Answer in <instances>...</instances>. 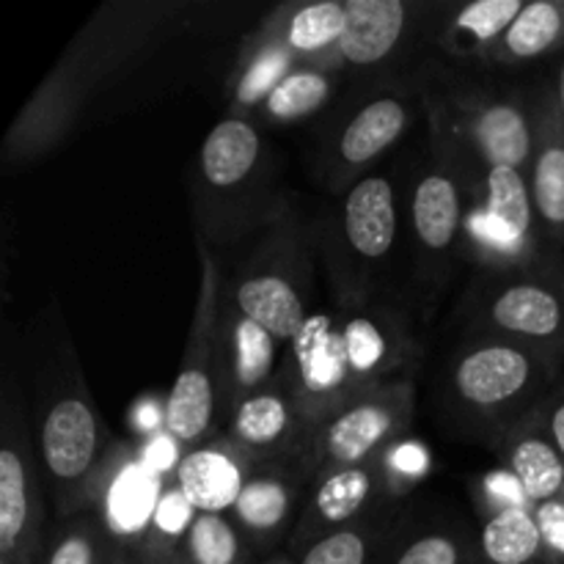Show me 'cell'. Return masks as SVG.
Here are the masks:
<instances>
[{
	"label": "cell",
	"mask_w": 564,
	"mask_h": 564,
	"mask_svg": "<svg viewBox=\"0 0 564 564\" xmlns=\"http://www.w3.org/2000/svg\"><path fill=\"white\" fill-rule=\"evenodd\" d=\"M207 3L191 0H108L80 25L61 58L17 110L3 138L14 169L39 163L91 121L135 108L154 88L176 86L182 44L202 39ZM180 77V75H176Z\"/></svg>",
	"instance_id": "1"
},
{
	"label": "cell",
	"mask_w": 564,
	"mask_h": 564,
	"mask_svg": "<svg viewBox=\"0 0 564 564\" xmlns=\"http://www.w3.org/2000/svg\"><path fill=\"white\" fill-rule=\"evenodd\" d=\"M416 317L394 295L308 314L286 345L281 378L314 430L367 391L411 378L424 352Z\"/></svg>",
	"instance_id": "2"
},
{
	"label": "cell",
	"mask_w": 564,
	"mask_h": 564,
	"mask_svg": "<svg viewBox=\"0 0 564 564\" xmlns=\"http://www.w3.org/2000/svg\"><path fill=\"white\" fill-rule=\"evenodd\" d=\"M427 158L405 191V242L411 253V297L419 317L438 312L460 262H466V220L485 163L444 110L422 94Z\"/></svg>",
	"instance_id": "3"
},
{
	"label": "cell",
	"mask_w": 564,
	"mask_h": 564,
	"mask_svg": "<svg viewBox=\"0 0 564 564\" xmlns=\"http://www.w3.org/2000/svg\"><path fill=\"white\" fill-rule=\"evenodd\" d=\"M36 369V449L55 521L94 510L124 446L105 424L69 334H55Z\"/></svg>",
	"instance_id": "4"
},
{
	"label": "cell",
	"mask_w": 564,
	"mask_h": 564,
	"mask_svg": "<svg viewBox=\"0 0 564 564\" xmlns=\"http://www.w3.org/2000/svg\"><path fill=\"white\" fill-rule=\"evenodd\" d=\"M281 158L248 116L215 121L196 154L191 174V207L196 237L213 251L253 240L286 202Z\"/></svg>",
	"instance_id": "5"
},
{
	"label": "cell",
	"mask_w": 564,
	"mask_h": 564,
	"mask_svg": "<svg viewBox=\"0 0 564 564\" xmlns=\"http://www.w3.org/2000/svg\"><path fill=\"white\" fill-rule=\"evenodd\" d=\"M564 367L551 358L488 336H463L441 372L438 405L455 435L496 444L532 416Z\"/></svg>",
	"instance_id": "6"
},
{
	"label": "cell",
	"mask_w": 564,
	"mask_h": 564,
	"mask_svg": "<svg viewBox=\"0 0 564 564\" xmlns=\"http://www.w3.org/2000/svg\"><path fill=\"white\" fill-rule=\"evenodd\" d=\"M405 193L389 174H369L319 209L317 257L339 306L391 295L389 279L405 242Z\"/></svg>",
	"instance_id": "7"
},
{
	"label": "cell",
	"mask_w": 564,
	"mask_h": 564,
	"mask_svg": "<svg viewBox=\"0 0 564 564\" xmlns=\"http://www.w3.org/2000/svg\"><path fill=\"white\" fill-rule=\"evenodd\" d=\"M317 262L314 224L286 196L240 262L226 270L229 301L286 347L312 314Z\"/></svg>",
	"instance_id": "8"
},
{
	"label": "cell",
	"mask_w": 564,
	"mask_h": 564,
	"mask_svg": "<svg viewBox=\"0 0 564 564\" xmlns=\"http://www.w3.org/2000/svg\"><path fill=\"white\" fill-rule=\"evenodd\" d=\"M419 113H424L419 72L364 80L317 135L314 176L323 191L336 198L372 174V165L411 132Z\"/></svg>",
	"instance_id": "9"
},
{
	"label": "cell",
	"mask_w": 564,
	"mask_h": 564,
	"mask_svg": "<svg viewBox=\"0 0 564 564\" xmlns=\"http://www.w3.org/2000/svg\"><path fill=\"white\" fill-rule=\"evenodd\" d=\"M424 97L433 99L468 147L488 165L529 171L534 152L538 86H510L427 61L419 69Z\"/></svg>",
	"instance_id": "10"
},
{
	"label": "cell",
	"mask_w": 564,
	"mask_h": 564,
	"mask_svg": "<svg viewBox=\"0 0 564 564\" xmlns=\"http://www.w3.org/2000/svg\"><path fill=\"white\" fill-rule=\"evenodd\" d=\"M457 319L463 336L512 341L564 367V268L474 270Z\"/></svg>",
	"instance_id": "11"
},
{
	"label": "cell",
	"mask_w": 564,
	"mask_h": 564,
	"mask_svg": "<svg viewBox=\"0 0 564 564\" xmlns=\"http://www.w3.org/2000/svg\"><path fill=\"white\" fill-rule=\"evenodd\" d=\"M202 257V286L187 328L182 364L165 397L163 424L187 452L218 435L220 422V312H224L226 268L218 251L196 237Z\"/></svg>",
	"instance_id": "12"
},
{
	"label": "cell",
	"mask_w": 564,
	"mask_h": 564,
	"mask_svg": "<svg viewBox=\"0 0 564 564\" xmlns=\"http://www.w3.org/2000/svg\"><path fill=\"white\" fill-rule=\"evenodd\" d=\"M466 262L474 270H562L564 257L540 229L527 171L488 165L466 220Z\"/></svg>",
	"instance_id": "13"
},
{
	"label": "cell",
	"mask_w": 564,
	"mask_h": 564,
	"mask_svg": "<svg viewBox=\"0 0 564 564\" xmlns=\"http://www.w3.org/2000/svg\"><path fill=\"white\" fill-rule=\"evenodd\" d=\"M50 490L14 380L0 402V562L36 564L50 527Z\"/></svg>",
	"instance_id": "14"
},
{
	"label": "cell",
	"mask_w": 564,
	"mask_h": 564,
	"mask_svg": "<svg viewBox=\"0 0 564 564\" xmlns=\"http://www.w3.org/2000/svg\"><path fill=\"white\" fill-rule=\"evenodd\" d=\"M416 416V380L400 378L367 391L319 424L306 449L312 482L325 471L380 460L408 438Z\"/></svg>",
	"instance_id": "15"
},
{
	"label": "cell",
	"mask_w": 564,
	"mask_h": 564,
	"mask_svg": "<svg viewBox=\"0 0 564 564\" xmlns=\"http://www.w3.org/2000/svg\"><path fill=\"white\" fill-rule=\"evenodd\" d=\"M347 20L328 69L341 75L378 80L400 75L419 42H427V22L433 3L413 0H345Z\"/></svg>",
	"instance_id": "16"
},
{
	"label": "cell",
	"mask_w": 564,
	"mask_h": 564,
	"mask_svg": "<svg viewBox=\"0 0 564 564\" xmlns=\"http://www.w3.org/2000/svg\"><path fill=\"white\" fill-rule=\"evenodd\" d=\"M308 488H312V474L306 468V457L251 466L229 516L262 560L286 551L301 521Z\"/></svg>",
	"instance_id": "17"
},
{
	"label": "cell",
	"mask_w": 564,
	"mask_h": 564,
	"mask_svg": "<svg viewBox=\"0 0 564 564\" xmlns=\"http://www.w3.org/2000/svg\"><path fill=\"white\" fill-rule=\"evenodd\" d=\"M471 499L485 564H556L532 501L510 474L477 477L471 482Z\"/></svg>",
	"instance_id": "18"
},
{
	"label": "cell",
	"mask_w": 564,
	"mask_h": 564,
	"mask_svg": "<svg viewBox=\"0 0 564 564\" xmlns=\"http://www.w3.org/2000/svg\"><path fill=\"white\" fill-rule=\"evenodd\" d=\"M386 501H402L389 485L386 455L380 460L364 463V466L319 474L312 488H308L301 521H297L286 551L292 556H301L308 545L323 540L325 534L358 521V518L367 516L375 507L386 505Z\"/></svg>",
	"instance_id": "19"
},
{
	"label": "cell",
	"mask_w": 564,
	"mask_h": 564,
	"mask_svg": "<svg viewBox=\"0 0 564 564\" xmlns=\"http://www.w3.org/2000/svg\"><path fill=\"white\" fill-rule=\"evenodd\" d=\"M220 435L251 463H268L306 457L314 424L279 372L268 389L248 397L229 413Z\"/></svg>",
	"instance_id": "20"
},
{
	"label": "cell",
	"mask_w": 564,
	"mask_h": 564,
	"mask_svg": "<svg viewBox=\"0 0 564 564\" xmlns=\"http://www.w3.org/2000/svg\"><path fill=\"white\" fill-rule=\"evenodd\" d=\"M378 564H485L477 523L449 501H408Z\"/></svg>",
	"instance_id": "21"
},
{
	"label": "cell",
	"mask_w": 564,
	"mask_h": 564,
	"mask_svg": "<svg viewBox=\"0 0 564 564\" xmlns=\"http://www.w3.org/2000/svg\"><path fill=\"white\" fill-rule=\"evenodd\" d=\"M286 347L253 323L229 301L224 290V312H220V422L240 402L268 389L281 372Z\"/></svg>",
	"instance_id": "22"
},
{
	"label": "cell",
	"mask_w": 564,
	"mask_h": 564,
	"mask_svg": "<svg viewBox=\"0 0 564 564\" xmlns=\"http://www.w3.org/2000/svg\"><path fill=\"white\" fill-rule=\"evenodd\" d=\"M534 108V152L529 163V191L538 209L540 229L554 251L564 248V121L556 105L554 83L540 80Z\"/></svg>",
	"instance_id": "23"
},
{
	"label": "cell",
	"mask_w": 564,
	"mask_h": 564,
	"mask_svg": "<svg viewBox=\"0 0 564 564\" xmlns=\"http://www.w3.org/2000/svg\"><path fill=\"white\" fill-rule=\"evenodd\" d=\"M527 0H474L466 6L433 3L427 42L452 61L482 64L516 22Z\"/></svg>",
	"instance_id": "24"
},
{
	"label": "cell",
	"mask_w": 564,
	"mask_h": 564,
	"mask_svg": "<svg viewBox=\"0 0 564 564\" xmlns=\"http://www.w3.org/2000/svg\"><path fill=\"white\" fill-rule=\"evenodd\" d=\"M345 0H314V3H279L270 9L253 31L268 42L297 58L301 64H317L328 69L345 31Z\"/></svg>",
	"instance_id": "25"
},
{
	"label": "cell",
	"mask_w": 564,
	"mask_h": 564,
	"mask_svg": "<svg viewBox=\"0 0 564 564\" xmlns=\"http://www.w3.org/2000/svg\"><path fill=\"white\" fill-rule=\"evenodd\" d=\"M488 449L501 463V471L516 479L532 507L551 505L564 496V457L540 424L538 411L507 430Z\"/></svg>",
	"instance_id": "26"
},
{
	"label": "cell",
	"mask_w": 564,
	"mask_h": 564,
	"mask_svg": "<svg viewBox=\"0 0 564 564\" xmlns=\"http://www.w3.org/2000/svg\"><path fill=\"white\" fill-rule=\"evenodd\" d=\"M257 463L235 449L224 435H215L191 449L176 466V488L196 512H231L248 471Z\"/></svg>",
	"instance_id": "27"
},
{
	"label": "cell",
	"mask_w": 564,
	"mask_h": 564,
	"mask_svg": "<svg viewBox=\"0 0 564 564\" xmlns=\"http://www.w3.org/2000/svg\"><path fill=\"white\" fill-rule=\"evenodd\" d=\"M564 55V0H529L479 69H523Z\"/></svg>",
	"instance_id": "28"
},
{
	"label": "cell",
	"mask_w": 564,
	"mask_h": 564,
	"mask_svg": "<svg viewBox=\"0 0 564 564\" xmlns=\"http://www.w3.org/2000/svg\"><path fill=\"white\" fill-rule=\"evenodd\" d=\"M408 501L411 499L386 501L358 521L325 534L301 556H295L297 564H378L386 540L394 532Z\"/></svg>",
	"instance_id": "29"
},
{
	"label": "cell",
	"mask_w": 564,
	"mask_h": 564,
	"mask_svg": "<svg viewBox=\"0 0 564 564\" xmlns=\"http://www.w3.org/2000/svg\"><path fill=\"white\" fill-rule=\"evenodd\" d=\"M347 75L334 69H325L317 64H303L295 72L284 77L268 97L262 99L259 110L253 113V119L259 124H273V127H286L297 124V121L314 119V116L323 113L330 102L336 99V94L341 91V83Z\"/></svg>",
	"instance_id": "30"
},
{
	"label": "cell",
	"mask_w": 564,
	"mask_h": 564,
	"mask_svg": "<svg viewBox=\"0 0 564 564\" xmlns=\"http://www.w3.org/2000/svg\"><path fill=\"white\" fill-rule=\"evenodd\" d=\"M191 564H262L229 512H196L182 538Z\"/></svg>",
	"instance_id": "31"
},
{
	"label": "cell",
	"mask_w": 564,
	"mask_h": 564,
	"mask_svg": "<svg viewBox=\"0 0 564 564\" xmlns=\"http://www.w3.org/2000/svg\"><path fill=\"white\" fill-rule=\"evenodd\" d=\"M116 534L97 510L53 521L36 564H105Z\"/></svg>",
	"instance_id": "32"
},
{
	"label": "cell",
	"mask_w": 564,
	"mask_h": 564,
	"mask_svg": "<svg viewBox=\"0 0 564 564\" xmlns=\"http://www.w3.org/2000/svg\"><path fill=\"white\" fill-rule=\"evenodd\" d=\"M538 419L545 427V433H549V438L554 441L556 449H560V455L564 457V372L554 383V389L549 391V397L540 402Z\"/></svg>",
	"instance_id": "33"
},
{
	"label": "cell",
	"mask_w": 564,
	"mask_h": 564,
	"mask_svg": "<svg viewBox=\"0 0 564 564\" xmlns=\"http://www.w3.org/2000/svg\"><path fill=\"white\" fill-rule=\"evenodd\" d=\"M138 549H141V556L147 564H191L185 551H182V543H174V540L143 534L138 540Z\"/></svg>",
	"instance_id": "34"
},
{
	"label": "cell",
	"mask_w": 564,
	"mask_h": 564,
	"mask_svg": "<svg viewBox=\"0 0 564 564\" xmlns=\"http://www.w3.org/2000/svg\"><path fill=\"white\" fill-rule=\"evenodd\" d=\"M105 564H147V562H143L138 543L116 538L113 545H110L108 556H105Z\"/></svg>",
	"instance_id": "35"
},
{
	"label": "cell",
	"mask_w": 564,
	"mask_h": 564,
	"mask_svg": "<svg viewBox=\"0 0 564 564\" xmlns=\"http://www.w3.org/2000/svg\"><path fill=\"white\" fill-rule=\"evenodd\" d=\"M551 83H554L556 105H560V113H562V121H564V55L560 58V66H556V77Z\"/></svg>",
	"instance_id": "36"
},
{
	"label": "cell",
	"mask_w": 564,
	"mask_h": 564,
	"mask_svg": "<svg viewBox=\"0 0 564 564\" xmlns=\"http://www.w3.org/2000/svg\"><path fill=\"white\" fill-rule=\"evenodd\" d=\"M262 564H297V560L290 554V551H279V554H273V556H268V560H262Z\"/></svg>",
	"instance_id": "37"
}]
</instances>
